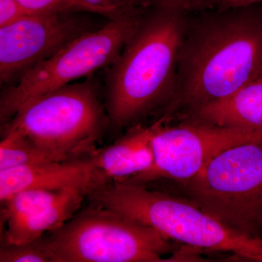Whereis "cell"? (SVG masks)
Listing matches in <instances>:
<instances>
[{
  "label": "cell",
  "instance_id": "cell-1",
  "mask_svg": "<svg viewBox=\"0 0 262 262\" xmlns=\"http://www.w3.org/2000/svg\"><path fill=\"white\" fill-rule=\"evenodd\" d=\"M261 77V4L186 15L176 91L162 117L188 115Z\"/></svg>",
  "mask_w": 262,
  "mask_h": 262
},
{
  "label": "cell",
  "instance_id": "cell-2",
  "mask_svg": "<svg viewBox=\"0 0 262 262\" xmlns=\"http://www.w3.org/2000/svg\"><path fill=\"white\" fill-rule=\"evenodd\" d=\"M186 15L144 9L137 27L106 77L110 125L133 127L164 105L177 86Z\"/></svg>",
  "mask_w": 262,
  "mask_h": 262
},
{
  "label": "cell",
  "instance_id": "cell-3",
  "mask_svg": "<svg viewBox=\"0 0 262 262\" xmlns=\"http://www.w3.org/2000/svg\"><path fill=\"white\" fill-rule=\"evenodd\" d=\"M87 196L93 205L152 227L172 241L262 262V237L229 228L187 198L151 190L130 180L106 183Z\"/></svg>",
  "mask_w": 262,
  "mask_h": 262
},
{
  "label": "cell",
  "instance_id": "cell-4",
  "mask_svg": "<svg viewBox=\"0 0 262 262\" xmlns=\"http://www.w3.org/2000/svg\"><path fill=\"white\" fill-rule=\"evenodd\" d=\"M57 161L89 158L110 125L97 84L71 83L26 104L3 124Z\"/></svg>",
  "mask_w": 262,
  "mask_h": 262
},
{
  "label": "cell",
  "instance_id": "cell-5",
  "mask_svg": "<svg viewBox=\"0 0 262 262\" xmlns=\"http://www.w3.org/2000/svg\"><path fill=\"white\" fill-rule=\"evenodd\" d=\"M54 262H158L177 250L156 229L93 205L46 234Z\"/></svg>",
  "mask_w": 262,
  "mask_h": 262
},
{
  "label": "cell",
  "instance_id": "cell-6",
  "mask_svg": "<svg viewBox=\"0 0 262 262\" xmlns=\"http://www.w3.org/2000/svg\"><path fill=\"white\" fill-rule=\"evenodd\" d=\"M144 10L137 8L84 33L26 72L2 93V125L35 98L113 64L135 31Z\"/></svg>",
  "mask_w": 262,
  "mask_h": 262
},
{
  "label": "cell",
  "instance_id": "cell-7",
  "mask_svg": "<svg viewBox=\"0 0 262 262\" xmlns=\"http://www.w3.org/2000/svg\"><path fill=\"white\" fill-rule=\"evenodd\" d=\"M179 184L184 198L203 211L237 232L259 237L256 218L262 203V141L225 150Z\"/></svg>",
  "mask_w": 262,
  "mask_h": 262
},
{
  "label": "cell",
  "instance_id": "cell-8",
  "mask_svg": "<svg viewBox=\"0 0 262 262\" xmlns=\"http://www.w3.org/2000/svg\"><path fill=\"white\" fill-rule=\"evenodd\" d=\"M154 124V163L128 180L146 183L169 179L179 183L192 178L210 160L234 146L262 141V129L222 126L189 120L177 126Z\"/></svg>",
  "mask_w": 262,
  "mask_h": 262
},
{
  "label": "cell",
  "instance_id": "cell-9",
  "mask_svg": "<svg viewBox=\"0 0 262 262\" xmlns=\"http://www.w3.org/2000/svg\"><path fill=\"white\" fill-rule=\"evenodd\" d=\"M77 14H30L0 27L1 83L16 82L34 66L94 30Z\"/></svg>",
  "mask_w": 262,
  "mask_h": 262
},
{
  "label": "cell",
  "instance_id": "cell-10",
  "mask_svg": "<svg viewBox=\"0 0 262 262\" xmlns=\"http://www.w3.org/2000/svg\"><path fill=\"white\" fill-rule=\"evenodd\" d=\"M106 183L90 157L29 164L0 170V201L4 203L16 193L33 188L59 189L80 187L89 194Z\"/></svg>",
  "mask_w": 262,
  "mask_h": 262
},
{
  "label": "cell",
  "instance_id": "cell-11",
  "mask_svg": "<svg viewBox=\"0 0 262 262\" xmlns=\"http://www.w3.org/2000/svg\"><path fill=\"white\" fill-rule=\"evenodd\" d=\"M154 131L155 125L144 127L138 124L112 145L90 155L106 182L128 180L152 166Z\"/></svg>",
  "mask_w": 262,
  "mask_h": 262
},
{
  "label": "cell",
  "instance_id": "cell-12",
  "mask_svg": "<svg viewBox=\"0 0 262 262\" xmlns=\"http://www.w3.org/2000/svg\"><path fill=\"white\" fill-rule=\"evenodd\" d=\"M88 192L80 187H67L53 203L24 220L5 225L3 246L32 242L64 225L79 211Z\"/></svg>",
  "mask_w": 262,
  "mask_h": 262
},
{
  "label": "cell",
  "instance_id": "cell-13",
  "mask_svg": "<svg viewBox=\"0 0 262 262\" xmlns=\"http://www.w3.org/2000/svg\"><path fill=\"white\" fill-rule=\"evenodd\" d=\"M187 116L190 120L222 126L262 129V78Z\"/></svg>",
  "mask_w": 262,
  "mask_h": 262
},
{
  "label": "cell",
  "instance_id": "cell-14",
  "mask_svg": "<svg viewBox=\"0 0 262 262\" xmlns=\"http://www.w3.org/2000/svg\"><path fill=\"white\" fill-rule=\"evenodd\" d=\"M57 161L51 155L38 149L28 139L15 131L2 132L0 142V170L29 164Z\"/></svg>",
  "mask_w": 262,
  "mask_h": 262
},
{
  "label": "cell",
  "instance_id": "cell-15",
  "mask_svg": "<svg viewBox=\"0 0 262 262\" xmlns=\"http://www.w3.org/2000/svg\"><path fill=\"white\" fill-rule=\"evenodd\" d=\"M0 262H54L46 234L32 242L0 248Z\"/></svg>",
  "mask_w": 262,
  "mask_h": 262
},
{
  "label": "cell",
  "instance_id": "cell-16",
  "mask_svg": "<svg viewBox=\"0 0 262 262\" xmlns=\"http://www.w3.org/2000/svg\"><path fill=\"white\" fill-rule=\"evenodd\" d=\"M30 14L90 13L98 14L82 0H18Z\"/></svg>",
  "mask_w": 262,
  "mask_h": 262
},
{
  "label": "cell",
  "instance_id": "cell-17",
  "mask_svg": "<svg viewBox=\"0 0 262 262\" xmlns=\"http://www.w3.org/2000/svg\"><path fill=\"white\" fill-rule=\"evenodd\" d=\"M144 9L172 10L188 15L214 8L213 0H135Z\"/></svg>",
  "mask_w": 262,
  "mask_h": 262
},
{
  "label": "cell",
  "instance_id": "cell-18",
  "mask_svg": "<svg viewBox=\"0 0 262 262\" xmlns=\"http://www.w3.org/2000/svg\"><path fill=\"white\" fill-rule=\"evenodd\" d=\"M97 12L98 15L112 20L134 11L139 8L135 0H82Z\"/></svg>",
  "mask_w": 262,
  "mask_h": 262
},
{
  "label": "cell",
  "instance_id": "cell-19",
  "mask_svg": "<svg viewBox=\"0 0 262 262\" xmlns=\"http://www.w3.org/2000/svg\"><path fill=\"white\" fill-rule=\"evenodd\" d=\"M30 15L18 0H0V27H5Z\"/></svg>",
  "mask_w": 262,
  "mask_h": 262
},
{
  "label": "cell",
  "instance_id": "cell-20",
  "mask_svg": "<svg viewBox=\"0 0 262 262\" xmlns=\"http://www.w3.org/2000/svg\"><path fill=\"white\" fill-rule=\"evenodd\" d=\"M213 4L215 8L227 9L254 4H262V0H213Z\"/></svg>",
  "mask_w": 262,
  "mask_h": 262
},
{
  "label": "cell",
  "instance_id": "cell-21",
  "mask_svg": "<svg viewBox=\"0 0 262 262\" xmlns=\"http://www.w3.org/2000/svg\"><path fill=\"white\" fill-rule=\"evenodd\" d=\"M256 227L258 236L262 237V203L258 209L257 215H256Z\"/></svg>",
  "mask_w": 262,
  "mask_h": 262
},
{
  "label": "cell",
  "instance_id": "cell-22",
  "mask_svg": "<svg viewBox=\"0 0 262 262\" xmlns=\"http://www.w3.org/2000/svg\"><path fill=\"white\" fill-rule=\"evenodd\" d=\"M261 78H262V77H261Z\"/></svg>",
  "mask_w": 262,
  "mask_h": 262
},
{
  "label": "cell",
  "instance_id": "cell-23",
  "mask_svg": "<svg viewBox=\"0 0 262 262\" xmlns=\"http://www.w3.org/2000/svg\"><path fill=\"white\" fill-rule=\"evenodd\" d=\"M262 5V4H261Z\"/></svg>",
  "mask_w": 262,
  "mask_h": 262
}]
</instances>
